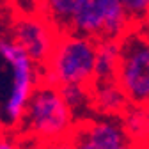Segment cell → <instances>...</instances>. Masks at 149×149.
<instances>
[{"label":"cell","mask_w":149,"mask_h":149,"mask_svg":"<svg viewBox=\"0 0 149 149\" xmlns=\"http://www.w3.org/2000/svg\"><path fill=\"white\" fill-rule=\"evenodd\" d=\"M78 121L66 105L59 87L41 80L27 105L16 133L30 142L43 144L69 139Z\"/></svg>","instance_id":"1"},{"label":"cell","mask_w":149,"mask_h":149,"mask_svg":"<svg viewBox=\"0 0 149 149\" xmlns=\"http://www.w3.org/2000/svg\"><path fill=\"white\" fill-rule=\"evenodd\" d=\"M96 41L89 37L61 32L50 57L41 66V78L55 87L94 84L96 68Z\"/></svg>","instance_id":"2"},{"label":"cell","mask_w":149,"mask_h":149,"mask_svg":"<svg viewBox=\"0 0 149 149\" xmlns=\"http://www.w3.org/2000/svg\"><path fill=\"white\" fill-rule=\"evenodd\" d=\"M0 61L11 69L9 91L0 107V112L7 130L16 132L34 91L43 80L41 68L7 36L0 37Z\"/></svg>","instance_id":"3"},{"label":"cell","mask_w":149,"mask_h":149,"mask_svg":"<svg viewBox=\"0 0 149 149\" xmlns=\"http://www.w3.org/2000/svg\"><path fill=\"white\" fill-rule=\"evenodd\" d=\"M135 30L123 0H74L64 32H73L89 39L123 41Z\"/></svg>","instance_id":"4"},{"label":"cell","mask_w":149,"mask_h":149,"mask_svg":"<svg viewBox=\"0 0 149 149\" xmlns=\"http://www.w3.org/2000/svg\"><path fill=\"white\" fill-rule=\"evenodd\" d=\"M59 30L43 11L34 6L30 11H14L11 13L7 20V36L11 41H14L29 57L37 64L43 66L46 59L59 39Z\"/></svg>","instance_id":"5"},{"label":"cell","mask_w":149,"mask_h":149,"mask_svg":"<svg viewBox=\"0 0 149 149\" xmlns=\"http://www.w3.org/2000/svg\"><path fill=\"white\" fill-rule=\"evenodd\" d=\"M116 82L132 105L144 107L149 103V39L139 29L121 41V62Z\"/></svg>","instance_id":"6"},{"label":"cell","mask_w":149,"mask_h":149,"mask_svg":"<svg viewBox=\"0 0 149 149\" xmlns=\"http://www.w3.org/2000/svg\"><path fill=\"white\" fill-rule=\"evenodd\" d=\"M69 139L77 149H121L128 144L121 121L107 117L78 121Z\"/></svg>","instance_id":"7"},{"label":"cell","mask_w":149,"mask_h":149,"mask_svg":"<svg viewBox=\"0 0 149 149\" xmlns=\"http://www.w3.org/2000/svg\"><path fill=\"white\" fill-rule=\"evenodd\" d=\"M132 107L126 94L116 80L94 82L91 85V108L94 117L121 119V116Z\"/></svg>","instance_id":"8"},{"label":"cell","mask_w":149,"mask_h":149,"mask_svg":"<svg viewBox=\"0 0 149 149\" xmlns=\"http://www.w3.org/2000/svg\"><path fill=\"white\" fill-rule=\"evenodd\" d=\"M121 62V41L105 39L96 45V68H94V82H112Z\"/></svg>","instance_id":"9"},{"label":"cell","mask_w":149,"mask_h":149,"mask_svg":"<svg viewBox=\"0 0 149 149\" xmlns=\"http://www.w3.org/2000/svg\"><path fill=\"white\" fill-rule=\"evenodd\" d=\"M119 121L130 144L137 146L139 149H149V116L146 114L144 107L132 105Z\"/></svg>","instance_id":"10"},{"label":"cell","mask_w":149,"mask_h":149,"mask_svg":"<svg viewBox=\"0 0 149 149\" xmlns=\"http://www.w3.org/2000/svg\"><path fill=\"white\" fill-rule=\"evenodd\" d=\"M59 91H61L66 105L71 108V112L74 114L77 121L94 117V116H92V108H91V87L66 85V87H61Z\"/></svg>","instance_id":"11"},{"label":"cell","mask_w":149,"mask_h":149,"mask_svg":"<svg viewBox=\"0 0 149 149\" xmlns=\"http://www.w3.org/2000/svg\"><path fill=\"white\" fill-rule=\"evenodd\" d=\"M123 6L135 29H139L149 14V0H123Z\"/></svg>","instance_id":"12"},{"label":"cell","mask_w":149,"mask_h":149,"mask_svg":"<svg viewBox=\"0 0 149 149\" xmlns=\"http://www.w3.org/2000/svg\"><path fill=\"white\" fill-rule=\"evenodd\" d=\"M34 144L36 142L23 139L20 133L11 130L0 133V149H34Z\"/></svg>","instance_id":"13"},{"label":"cell","mask_w":149,"mask_h":149,"mask_svg":"<svg viewBox=\"0 0 149 149\" xmlns=\"http://www.w3.org/2000/svg\"><path fill=\"white\" fill-rule=\"evenodd\" d=\"M34 149H77L71 139H61V140H52L43 144H34Z\"/></svg>","instance_id":"14"},{"label":"cell","mask_w":149,"mask_h":149,"mask_svg":"<svg viewBox=\"0 0 149 149\" xmlns=\"http://www.w3.org/2000/svg\"><path fill=\"white\" fill-rule=\"evenodd\" d=\"M139 30H140V32L147 37V39H149V14H147V18H146V22L139 27Z\"/></svg>","instance_id":"15"},{"label":"cell","mask_w":149,"mask_h":149,"mask_svg":"<svg viewBox=\"0 0 149 149\" xmlns=\"http://www.w3.org/2000/svg\"><path fill=\"white\" fill-rule=\"evenodd\" d=\"M4 132H7V126H6V121L2 117V112H0V133H4Z\"/></svg>","instance_id":"16"},{"label":"cell","mask_w":149,"mask_h":149,"mask_svg":"<svg viewBox=\"0 0 149 149\" xmlns=\"http://www.w3.org/2000/svg\"><path fill=\"white\" fill-rule=\"evenodd\" d=\"M4 36V20H2V11H0V37Z\"/></svg>","instance_id":"17"},{"label":"cell","mask_w":149,"mask_h":149,"mask_svg":"<svg viewBox=\"0 0 149 149\" xmlns=\"http://www.w3.org/2000/svg\"><path fill=\"white\" fill-rule=\"evenodd\" d=\"M121 149H139V147H137V146H133V144H130V142H128V144H126V146H123Z\"/></svg>","instance_id":"18"},{"label":"cell","mask_w":149,"mask_h":149,"mask_svg":"<svg viewBox=\"0 0 149 149\" xmlns=\"http://www.w3.org/2000/svg\"><path fill=\"white\" fill-rule=\"evenodd\" d=\"M144 110H146V114L149 116V103H146V105H144Z\"/></svg>","instance_id":"19"}]
</instances>
